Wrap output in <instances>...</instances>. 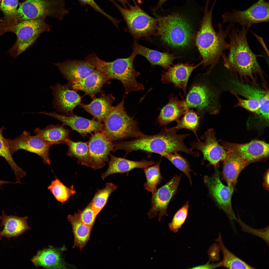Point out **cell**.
<instances>
[{
	"mask_svg": "<svg viewBox=\"0 0 269 269\" xmlns=\"http://www.w3.org/2000/svg\"><path fill=\"white\" fill-rule=\"evenodd\" d=\"M234 25L228 35L230 39L228 54L224 53L222 56L224 66L241 83L259 87L260 80L263 85L266 84L265 73L247 41L249 29L244 26L235 28Z\"/></svg>",
	"mask_w": 269,
	"mask_h": 269,
	"instance_id": "6da1fadb",
	"label": "cell"
},
{
	"mask_svg": "<svg viewBox=\"0 0 269 269\" xmlns=\"http://www.w3.org/2000/svg\"><path fill=\"white\" fill-rule=\"evenodd\" d=\"M217 0H214L208 10L210 0H206L203 17L196 39V44L202 58L203 64L205 66H210L207 73L218 63L220 57L228 49L229 44L226 38L233 25L230 24L224 29L222 24L219 23L217 25L218 31L214 29L212 24V13Z\"/></svg>",
	"mask_w": 269,
	"mask_h": 269,
	"instance_id": "7a4b0ae2",
	"label": "cell"
},
{
	"mask_svg": "<svg viewBox=\"0 0 269 269\" xmlns=\"http://www.w3.org/2000/svg\"><path fill=\"white\" fill-rule=\"evenodd\" d=\"M178 131L165 127L158 134L152 135L145 134L133 140L120 141L113 143L114 151L123 150L126 155L131 152L140 150L149 153H155L164 156L167 154L182 152L194 157L197 152L187 147L184 141L190 134H178Z\"/></svg>",
	"mask_w": 269,
	"mask_h": 269,
	"instance_id": "3957f363",
	"label": "cell"
},
{
	"mask_svg": "<svg viewBox=\"0 0 269 269\" xmlns=\"http://www.w3.org/2000/svg\"><path fill=\"white\" fill-rule=\"evenodd\" d=\"M193 15L191 12L179 10L167 15L158 16L157 35L171 47L181 48L186 47L192 38L190 18Z\"/></svg>",
	"mask_w": 269,
	"mask_h": 269,
	"instance_id": "277c9868",
	"label": "cell"
},
{
	"mask_svg": "<svg viewBox=\"0 0 269 269\" xmlns=\"http://www.w3.org/2000/svg\"><path fill=\"white\" fill-rule=\"evenodd\" d=\"M136 56L133 52L127 58L107 62L100 59L93 53L88 55L85 60L101 71L109 80L114 79L121 81L127 94L132 91L144 90L143 85L136 80L140 73L135 69L133 65Z\"/></svg>",
	"mask_w": 269,
	"mask_h": 269,
	"instance_id": "5b68a950",
	"label": "cell"
},
{
	"mask_svg": "<svg viewBox=\"0 0 269 269\" xmlns=\"http://www.w3.org/2000/svg\"><path fill=\"white\" fill-rule=\"evenodd\" d=\"M124 99V96L120 103L113 106L103 122L102 132L112 141L145 135L140 131L134 117L130 116L125 111Z\"/></svg>",
	"mask_w": 269,
	"mask_h": 269,
	"instance_id": "8992f818",
	"label": "cell"
},
{
	"mask_svg": "<svg viewBox=\"0 0 269 269\" xmlns=\"http://www.w3.org/2000/svg\"><path fill=\"white\" fill-rule=\"evenodd\" d=\"M117 7L127 25L128 30L136 39L144 38L149 39L157 36L158 18L152 17L143 11L134 0V5L129 8L121 6L114 0H108Z\"/></svg>",
	"mask_w": 269,
	"mask_h": 269,
	"instance_id": "52a82bcc",
	"label": "cell"
},
{
	"mask_svg": "<svg viewBox=\"0 0 269 269\" xmlns=\"http://www.w3.org/2000/svg\"><path fill=\"white\" fill-rule=\"evenodd\" d=\"M65 0H26L19 4L16 13V20L12 25H14L25 20L48 16L62 20L69 12L70 8L67 9L65 7Z\"/></svg>",
	"mask_w": 269,
	"mask_h": 269,
	"instance_id": "ba28073f",
	"label": "cell"
},
{
	"mask_svg": "<svg viewBox=\"0 0 269 269\" xmlns=\"http://www.w3.org/2000/svg\"><path fill=\"white\" fill-rule=\"evenodd\" d=\"M196 80L191 86L185 101L187 107L195 108L199 114H218L219 111L217 94L207 77Z\"/></svg>",
	"mask_w": 269,
	"mask_h": 269,
	"instance_id": "9c48e42d",
	"label": "cell"
},
{
	"mask_svg": "<svg viewBox=\"0 0 269 269\" xmlns=\"http://www.w3.org/2000/svg\"><path fill=\"white\" fill-rule=\"evenodd\" d=\"M46 18L25 20L8 28L6 32H11L17 36L16 40L8 52L16 58L32 45L42 33L49 31L51 26L45 22Z\"/></svg>",
	"mask_w": 269,
	"mask_h": 269,
	"instance_id": "30bf717a",
	"label": "cell"
},
{
	"mask_svg": "<svg viewBox=\"0 0 269 269\" xmlns=\"http://www.w3.org/2000/svg\"><path fill=\"white\" fill-rule=\"evenodd\" d=\"M269 2L266 0H258L246 9L232 10L222 15L223 23H238L249 29L255 24L269 22Z\"/></svg>",
	"mask_w": 269,
	"mask_h": 269,
	"instance_id": "8fae6325",
	"label": "cell"
},
{
	"mask_svg": "<svg viewBox=\"0 0 269 269\" xmlns=\"http://www.w3.org/2000/svg\"><path fill=\"white\" fill-rule=\"evenodd\" d=\"M217 167L215 168V172L213 175L204 176V182L211 195L229 219L236 220L238 218L234 214L231 203L234 188L228 185L226 186L223 184L221 181L220 174Z\"/></svg>",
	"mask_w": 269,
	"mask_h": 269,
	"instance_id": "7c38bea8",
	"label": "cell"
},
{
	"mask_svg": "<svg viewBox=\"0 0 269 269\" xmlns=\"http://www.w3.org/2000/svg\"><path fill=\"white\" fill-rule=\"evenodd\" d=\"M10 153L12 156L17 151L24 150L37 154L43 159V163L50 165L49 154L52 143L44 140L35 135L32 136L28 132L25 131L13 140L7 139Z\"/></svg>",
	"mask_w": 269,
	"mask_h": 269,
	"instance_id": "4fadbf2b",
	"label": "cell"
},
{
	"mask_svg": "<svg viewBox=\"0 0 269 269\" xmlns=\"http://www.w3.org/2000/svg\"><path fill=\"white\" fill-rule=\"evenodd\" d=\"M182 175H175L169 181L152 194L151 207L147 213L149 219L158 215V221L168 216L167 208L170 202L177 193Z\"/></svg>",
	"mask_w": 269,
	"mask_h": 269,
	"instance_id": "5bb4252c",
	"label": "cell"
},
{
	"mask_svg": "<svg viewBox=\"0 0 269 269\" xmlns=\"http://www.w3.org/2000/svg\"><path fill=\"white\" fill-rule=\"evenodd\" d=\"M215 134L213 129H209L201 136L200 139L204 142L200 140L190 143L192 149H197L202 153V164L207 160L209 162V165H213L215 168L220 161L225 159L227 154V151L218 143Z\"/></svg>",
	"mask_w": 269,
	"mask_h": 269,
	"instance_id": "9a60e30c",
	"label": "cell"
},
{
	"mask_svg": "<svg viewBox=\"0 0 269 269\" xmlns=\"http://www.w3.org/2000/svg\"><path fill=\"white\" fill-rule=\"evenodd\" d=\"M221 142L223 148L227 151L246 161L249 164L269 156V144L263 141L254 140L244 144Z\"/></svg>",
	"mask_w": 269,
	"mask_h": 269,
	"instance_id": "2e32d148",
	"label": "cell"
},
{
	"mask_svg": "<svg viewBox=\"0 0 269 269\" xmlns=\"http://www.w3.org/2000/svg\"><path fill=\"white\" fill-rule=\"evenodd\" d=\"M112 141L102 132H97L92 134L88 143L90 158V167L94 170L103 167L105 162L109 161L108 156L111 151H114Z\"/></svg>",
	"mask_w": 269,
	"mask_h": 269,
	"instance_id": "e0dca14e",
	"label": "cell"
},
{
	"mask_svg": "<svg viewBox=\"0 0 269 269\" xmlns=\"http://www.w3.org/2000/svg\"><path fill=\"white\" fill-rule=\"evenodd\" d=\"M53 96V104L61 114L70 116L73 114L74 109L81 102V97L67 84L58 83L50 86Z\"/></svg>",
	"mask_w": 269,
	"mask_h": 269,
	"instance_id": "ac0fdd59",
	"label": "cell"
},
{
	"mask_svg": "<svg viewBox=\"0 0 269 269\" xmlns=\"http://www.w3.org/2000/svg\"><path fill=\"white\" fill-rule=\"evenodd\" d=\"M231 92L236 98L238 102L235 107H241L255 114L261 120L269 121V93L267 91L257 89L251 95L242 99L233 91Z\"/></svg>",
	"mask_w": 269,
	"mask_h": 269,
	"instance_id": "d6986e66",
	"label": "cell"
},
{
	"mask_svg": "<svg viewBox=\"0 0 269 269\" xmlns=\"http://www.w3.org/2000/svg\"><path fill=\"white\" fill-rule=\"evenodd\" d=\"M38 113L46 115L62 122L78 133L83 137L92 132H102L104 125L101 121L89 120L74 114L70 116L59 114L55 112H40Z\"/></svg>",
	"mask_w": 269,
	"mask_h": 269,
	"instance_id": "ffe728a7",
	"label": "cell"
},
{
	"mask_svg": "<svg viewBox=\"0 0 269 269\" xmlns=\"http://www.w3.org/2000/svg\"><path fill=\"white\" fill-rule=\"evenodd\" d=\"M203 64L201 62L196 65L193 64L179 63L173 65L161 75V80L164 84L172 83L175 88L182 89L185 96L187 95V86L189 78L193 71Z\"/></svg>",
	"mask_w": 269,
	"mask_h": 269,
	"instance_id": "44dd1931",
	"label": "cell"
},
{
	"mask_svg": "<svg viewBox=\"0 0 269 269\" xmlns=\"http://www.w3.org/2000/svg\"><path fill=\"white\" fill-rule=\"evenodd\" d=\"M109 79L100 71L96 69L92 73L82 79L68 82L69 88L75 91L84 92L92 98L98 93H102V89L104 85L108 83Z\"/></svg>",
	"mask_w": 269,
	"mask_h": 269,
	"instance_id": "7402d4cb",
	"label": "cell"
},
{
	"mask_svg": "<svg viewBox=\"0 0 269 269\" xmlns=\"http://www.w3.org/2000/svg\"><path fill=\"white\" fill-rule=\"evenodd\" d=\"M54 64L58 67L61 73L68 82L84 78L96 69L85 60H68Z\"/></svg>",
	"mask_w": 269,
	"mask_h": 269,
	"instance_id": "603a6c76",
	"label": "cell"
},
{
	"mask_svg": "<svg viewBox=\"0 0 269 269\" xmlns=\"http://www.w3.org/2000/svg\"><path fill=\"white\" fill-rule=\"evenodd\" d=\"M174 95L173 93L170 94L168 103L160 110L156 122L161 126H167L171 122H176L185 113L187 107L185 100H181Z\"/></svg>",
	"mask_w": 269,
	"mask_h": 269,
	"instance_id": "cb8c5ba5",
	"label": "cell"
},
{
	"mask_svg": "<svg viewBox=\"0 0 269 269\" xmlns=\"http://www.w3.org/2000/svg\"><path fill=\"white\" fill-rule=\"evenodd\" d=\"M110 160L107 170L101 174L104 180L109 176L113 174L126 173L128 176L132 170L136 168L143 169L155 163L153 161H147L143 159L140 161L130 160L115 156L110 154Z\"/></svg>",
	"mask_w": 269,
	"mask_h": 269,
	"instance_id": "d4e9b609",
	"label": "cell"
},
{
	"mask_svg": "<svg viewBox=\"0 0 269 269\" xmlns=\"http://www.w3.org/2000/svg\"><path fill=\"white\" fill-rule=\"evenodd\" d=\"M28 217H18L14 215H6L4 211L0 216L1 223L0 227L3 226L0 231V240L2 238L9 239L20 235L27 230L30 229L27 220Z\"/></svg>",
	"mask_w": 269,
	"mask_h": 269,
	"instance_id": "484cf974",
	"label": "cell"
},
{
	"mask_svg": "<svg viewBox=\"0 0 269 269\" xmlns=\"http://www.w3.org/2000/svg\"><path fill=\"white\" fill-rule=\"evenodd\" d=\"M227 151V156L222 161V177L228 185L234 188L240 173L249 164L246 161Z\"/></svg>",
	"mask_w": 269,
	"mask_h": 269,
	"instance_id": "4316f807",
	"label": "cell"
},
{
	"mask_svg": "<svg viewBox=\"0 0 269 269\" xmlns=\"http://www.w3.org/2000/svg\"><path fill=\"white\" fill-rule=\"evenodd\" d=\"M133 51L136 56L141 55L145 57L153 65H158L168 70L173 64L176 57L173 54L162 52L147 48L136 41L134 44Z\"/></svg>",
	"mask_w": 269,
	"mask_h": 269,
	"instance_id": "83f0119b",
	"label": "cell"
},
{
	"mask_svg": "<svg viewBox=\"0 0 269 269\" xmlns=\"http://www.w3.org/2000/svg\"><path fill=\"white\" fill-rule=\"evenodd\" d=\"M88 104H80V106L91 114L97 120L103 122L107 117L113 106L112 104L115 97L112 94L99 97H95Z\"/></svg>",
	"mask_w": 269,
	"mask_h": 269,
	"instance_id": "f1b7e54d",
	"label": "cell"
},
{
	"mask_svg": "<svg viewBox=\"0 0 269 269\" xmlns=\"http://www.w3.org/2000/svg\"><path fill=\"white\" fill-rule=\"evenodd\" d=\"M32 261L36 266L46 268L64 269L67 267L60 251L54 248L39 251L32 259Z\"/></svg>",
	"mask_w": 269,
	"mask_h": 269,
	"instance_id": "f546056e",
	"label": "cell"
},
{
	"mask_svg": "<svg viewBox=\"0 0 269 269\" xmlns=\"http://www.w3.org/2000/svg\"><path fill=\"white\" fill-rule=\"evenodd\" d=\"M64 125H50L43 129L36 128L34 130L35 136L53 145L66 144L69 139L70 131L64 127Z\"/></svg>",
	"mask_w": 269,
	"mask_h": 269,
	"instance_id": "4dcf8cb0",
	"label": "cell"
},
{
	"mask_svg": "<svg viewBox=\"0 0 269 269\" xmlns=\"http://www.w3.org/2000/svg\"><path fill=\"white\" fill-rule=\"evenodd\" d=\"M71 223L74 237L73 248H79L81 251L89 240L92 228L83 223L80 220L78 211L67 217Z\"/></svg>",
	"mask_w": 269,
	"mask_h": 269,
	"instance_id": "1f68e13d",
	"label": "cell"
},
{
	"mask_svg": "<svg viewBox=\"0 0 269 269\" xmlns=\"http://www.w3.org/2000/svg\"><path fill=\"white\" fill-rule=\"evenodd\" d=\"M66 144L68 147L67 156L77 158L78 164L90 167V158L87 142H74L69 139Z\"/></svg>",
	"mask_w": 269,
	"mask_h": 269,
	"instance_id": "d6a6232c",
	"label": "cell"
},
{
	"mask_svg": "<svg viewBox=\"0 0 269 269\" xmlns=\"http://www.w3.org/2000/svg\"><path fill=\"white\" fill-rule=\"evenodd\" d=\"M218 243L223 254L222 260L220 262V267L229 269H255L236 256L229 251L224 245L220 233L218 238L214 240Z\"/></svg>",
	"mask_w": 269,
	"mask_h": 269,
	"instance_id": "836d02e7",
	"label": "cell"
},
{
	"mask_svg": "<svg viewBox=\"0 0 269 269\" xmlns=\"http://www.w3.org/2000/svg\"><path fill=\"white\" fill-rule=\"evenodd\" d=\"M6 129L4 126L0 128V156L4 158L13 172L16 179L15 183L20 184L21 179L26 176V173L17 164L12 157L7 139L4 138L3 135V131Z\"/></svg>",
	"mask_w": 269,
	"mask_h": 269,
	"instance_id": "e575fe53",
	"label": "cell"
},
{
	"mask_svg": "<svg viewBox=\"0 0 269 269\" xmlns=\"http://www.w3.org/2000/svg\"><path fill=\"white\" fill-rule=\"evenodd\" d=\"M181 119L176 122L177 125L176 126L170 129L178 131L182 129L190 130L195 134L198 141L200 140L196 132L200 128V117L199 114L197 111H194L187 107Z\"/></svg>",
	"mask_w": 269,
	"mask_h": 269,
	"instance_id": "d590c367",
	"label": "cell"
},
{
	"mask_svg": "<svg viewBox=\"0 0 269 269\" xmlns=\"http://www.w3.org/2000/svg\"><path fill=\"white\" fill-rule=\"evenodd\" d=\"M117 188L112 183H108L104 188L97 190L91 201L93 210L96 215L105 206L111 194Z\"/></svg>",
	"mask_w": 269,
	"mask_h": 269,
	"instance_id": "8d00e7d4",
	"label": "cell"
},
{
	"mask_svg": "<svg viewBox=\"0 0 269 269\" xmlns=\"http://www.w3.org/2000/svg\"><path fill=\"white\" fill-rule=\"evenodd\" d=\"M160 162H158L154 165L143 169L146 180L143 185L144 188L152 194L156 192L157 186L163 178L160 173Z\"/></svg>",
	"mask_w": 269,
	"mask_h": 269,
	"instance_id": "74e56055",
	"label": "cell"
},
{
	"mask_svg": "<svg viewBox=\"0 0 269 269\" xmlns=\"http://www.w3.org/2000/svg\"><path fill=\"white\" fill-rule=\"evenodd\" d=\"M48 189L55 199L62 203L67 201L76 193L73 186L68 187L56 178V179L52 181Z\"/></svg>",
	"mask_w": 269,
	"mask_h": 269,
	"instance_id": "f35d334b",
	"label": "cell"
},
{
	"mask_svg": "<svg viewBox=\"0 0 269 269\" xmlns=\"http://www.w3.org/2000/svg\"><path fill=\"white\" fill-rule=\"evenodd\" d=\"M164 156L187 176L192 185V180L190 172L192 170L190 168V164L188 160L176 152L173 154H167Z\"/></svg>",
	"mask_w": 269,
	"mask_h": 269,
	"instance_id": "ab89813d",
	"label": "cell"
},
{
	"mask_svg": "<svg viewBox=\"0 0 269 269\" xmlns=\"http://www.w3.org/2000/svg\"><path fill=\"white\" fill-rule=\"evenodd\" d=\"M189 205L187 202L174 215L168 226L170 230L175 233L178 232L185 222L188 215Z\"/></svg>",
	"mask_w": 269,
	"mask_h": 269,
	"instance_id": "60d3db41",
	"label": "cell"
},
{
	"mask_svg": "<svg viewBox=\"0 0 269 269\" xmlns=\"http://www.w3.org/2000/svg\"><path fill=\"white\" fill-rule=\"evenodd\" d=\"M236 221L239 223L242 231L258 237L262 239L269 245V226L261 229H255L243 223L239 218Z\"/></svg>",
	"mask_w": 269,
	"mask_h": 269,
	"instance_id": "b9f144b4",
	"label": "cell"
},
{
	"mask_svg": "<svg viewBox=\"0 0 269 269\" xmlns=\"http://www.w3.org/2000/svg\"><path fill=\"white\" fill-rule=\"evenodd\" d=\"M78 212L81 221L84 224L92 228L97 216L93 210L91 201L83 210Z\"/></svg>",
	"mask_w": 269,
	"mask_h": 269,
	"instance_id": "7bdbcfd3",
	"label": "cell"
},
{
	"mask_svg": "<svg viewBox=\"0 0 269 269\" xmlns=\"http://www.w3.org/2000/svg\"><path fill=\"white\" fill-rule=\"evenodd\" d=\"M81 5H88L92 7L95 11L101 13L110 20L117 28L118 27V24L122 20L115 19L102 10L94 0H78Z\"/></svg>",
	"mask_w": 269,
	"mask_h": 269,
	"instance_id": "ee69618b",
	"label": "cell"
},
{
	"mask_svg": "<svg viewBox=\"0 0 269 269\" xmlns=\"http://www.w3.org/2000/svg\"><path fill=\"white\" fill-rule=\"evenodd\" d=\"M18 4V0H2L0 8L6 15L15 14Z\"/></svg>",
	"mask_w": 269,
	"mask_h": 269,
	"instance_id": "f6af8a7d",
	"label": "cell"
},
{
	"mask_svg": "<svg viewBox=\"0 0 269 269\" xmlns=\"http://www.w3.org/2000/svg\"><path fill=\"white\" fill-rule=\"evenodd\" d=\"M220 251L219 244L215 242L211 245L207 251V254L209 256V260L208 262L209 263L212 262L213 263L214 262L220 261Z\"/></svg>",
	"mask_w": 269,
	"mask_h": 269,
	"instance_id": "bcb514c9",
	"label": "cell"
},
{
	"mask_svg": "<svg viewBox=\"0 0 269 269\" xmlns=\"http://www.w3.org/2000/svg\"><path fill=\"white\" fill-rule=\"evenodd\" d=\"M207 262L205 264L194 267L191 269H214L220 267V262L216 264H210Z\"/></svg>",
	"mask_w": 269,
	"mask_h": 269,
	"instance_id": "7dc6e473",
	"label": "cell"
},
{
	"mask_svg": "<svg viewBox=\"0 0 269 269\" xmlns=\"http://www.w3.org/2000/svg\"><path fill=\"white\" fill-rule=\"evenodd\" d=\"M269 171L268 169L264 176V182L263 186L265 189L269 190Z\"/></svg>",
	"mask_w": 269,
	"mask_h": 269,
	"instance_id": "c3c4849f",
	"label": "cell"
},
{
	"mask_svg": "<svg viewBox=\"0 0 269 269\" xmlns=\"http://www.w3.org/2000/svg\"><path fill=\"white\" fill-rule=\"evenodd\" d=\"M168 0H159L157 5L152 9V10L154 12L159 9L161 8L162 4Z\"/></svg>",
	"mask_w": 269,
	"mask_h": 269,
	"instance_id": "681fc988",
	"label": "cell"
},
{
	"mask_svg": "<svg viewBox=\"0 0 269 269\" xmlns=\"http://www.w3.org/2000/svg\"><path fill=\"white\" fill-rule=\"evenodd\" d=\"M253 33L254 34V35L258 39V40L260 42V43L262 45V46H263V47L264 48V49L265 50L266 52L267 53V54H268V56L269 55V52H268V50H267V47H266V46L265 45V43L264 42V41L263 40V38H261V37L258 36L257 35H256L253 32Z\"/></svg>",
	"mask_w": 269,
	"mask_h": 269,
	"instance_id": "f907efd6",
	"label": "cell"
},
{
	"mask_svg": "<svg viewBox=\"0 0 269 269\" xmlns=\"http://www.w3.org/2000/svg\"><path fill=\"white\" fill-rule=\"evenodd\" d=\"M118 1L120 2L123 5L124 7V8L126 9L128 8V7L127 6H128L130 5V4L127 0H117Z\"/></svg>",
	"mask_w": 269,
	"mask_h": 269,
	"instance_id": "816d5d0a",
	"label": "cell"
},
{
	"mask_svg": "<svg viewBox=\"0 0 269 269\" xmlns=\"http://www.w3.org/2000/svg\"><path fill=\"white\" fill-rule=\"evenodd\" d=\"M5 33V27L3 24L0 23V36Z\"/></svg>",
	"mask_w": 269,
	"mask_h": 269,
	"instance_id": "f5cc1de1",
	"label": "cell"
},
{
	"mask_svg": "<svg viewBox=\"0 0 269 269\" xmlns=\"http://www.w3.org/2000/svg\"><path fill=\"white\" fill-rule=\"evenodd\" d=\"M12 183H13L8 181L0 180V188L1 189V186L3 184Z\"/></svg>",
	"mask_w": 269,
	"mask_h": 269,
	"instance_id": "db71d44e",
	"label": "cell"
},
{
	"mask_svg": "<svg viewBox=\"0 0 269 269\" xmlns=\"http://www.w3.org/2000/svg\"></svg>",
	"mask_w": 269,
	"mask_h": 269,
	"instance_id": "11a10c76",
	"label": "cell"
}]
</instances>
